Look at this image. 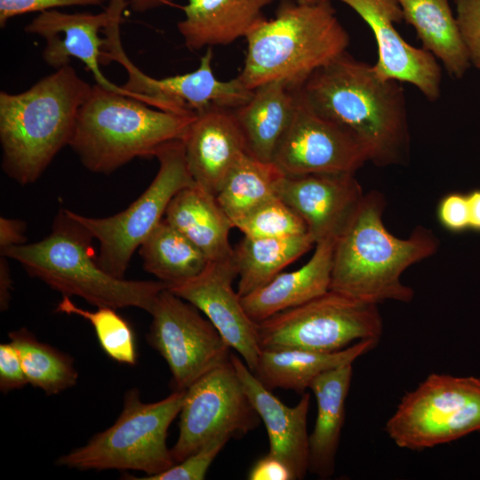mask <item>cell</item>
Instances as JSON below:
<instances>
[{
    "instance_id": "cell-39",
    "label": "cell",
    "mask_w": 480,
    "mask_h": 480,
    "mask_svg": "<svg viewBox=\"0 0 480 480\" xmlns=\"http://www.w3.org/2000/svg\"><path fill=\"white\" fill-rule=\"evenodd\" d=\"M247 478L250 480H295L287 465L268 452L252 465Z\"/></svg>"
},
{
    "instance_id": "cell-22",
    "label": "cell",
    "mask_w": 480,
    "mask_h": 480,
    "mask_svg": "<svg viewBox=\"0 0 480 480\" xmlns=\"http://www.w3.org/2000/svg\"><path fill=\"white\" fill-rule=\"evenodd\" d=\"M274 0H188L177 27L193 51L227 45L245 37Z\"/></svg>"
},
{
    "instance_id": "cell-17",
    "label": "cell",
    "mask_w": 480,
    "mask_h": 480,
    "mask_svg": "<svg viewBox=\"0 0 480 480\" xmlns=\"http://www.w3.org/2000/svg\"><path fill=\"white\" fill-rule=\"evenodd\" d=\"M353 9L369 26L378 47L373 65L383 79L413 84L430 101L440 96L442 71L429 52L409 44L395 28L403 20L396 0H339Z\"/></svg>"
},
{
    "instance_id": "cell-16",
    "label": "cell",
    "mask_w": 480,
    "mask_h": 480,
    "mask_svg": "<svg viewBox=\"0 0 480 480\" xmlns=\"http://www.w3.org/2000/svg\"><path fill=\"white\" fill-rule=\"evenodd\" d=\"M276 196L304 220L316 244L337 241L346 231L364 194L355 173L284 175Z\"/></svg>"
},
{
    "instance_id": "cell-30",
    "label": "cell",
    "mask_w": 480,
    "mask_h": 480,
    "mask_svg": "<svg viewBox=\"0 0 480 480\" xmlns=\"http://www.w3.org/2000/svg\"><path fill=\"white\" fill-rule=\"evenodd\" d=\"M284 174L273 162L244 154L233 167L216 199L233 224L276 195Z\"/></svg>"
},
{
    "instance_id": "cell-15",
    "label": "cell",
    "mask_w": 480,
    "mask_h": 480,
    "mask_svg": "<svg viewBox=\"0 0 480 480\" xmlns=\"http://www.w3.org/2000/svg\"><path fill=\"white\" fill-rule=\"evenodd\" d=\"M236 276L233 253L225 259L210 260L198 276L168 290L203 312L253 372L261 351L257 323L246 314L241 297L233 289Z\"/></svg>"
},
{
    "instance_id": "cell-3",
    "label": "cell",
    "mask_w": 480,
    "mask_h": 480,
    "mask_svg": "<svg viewBox=\"0 0 480 480\" xmlns=\"http://www.w3.org/2000/svg\"><path fill=\"white\" fill-rule=\"evenodd\" d=\"M385 205L380 192L364 195L352 222L335 243L329 290L375 304L412 300L414 292L403 284L401 276L434 255L439 240L422 226L406 239L394 236L382 220Z\"/></svg>"
},
{
    "instance_id": "cell-7",
    "label": "cell",
    "mask_w": 480,
    "mask_h": 480,
    "mask_svg": "<svg viewBox=\"0 0 480 480\" xmlns=\"http://www.w3.org/2000/svg\"><path fill=\"white\" fill-rule=\"evenodd\" d=\"M186 390L143 403L139 389L127 390L123 409L109 428L83 446L60 456L55 463L77 470H136L153 476L175 464L166 444L168 428L180 414Z\"/></svg>"
},
{
    "instance_id": "cell-29",
    "label": "cell",
    "mask_w": 480,
    "mask_h": 480,
    "mask_svg": "<svg viewBox=\"0 0 480 480\" xmlns=\"http://www.w3.org/2000/svg\"><path fill=\"white\" fill-rule=\"evenodd\" d=\"M145 271L168 288L198 276L210 261L188 238L164 219L140 246Z\"/></svg>"
},
{
    "instance_id": "cell-5",
    "label": "cell",
    "mask_w": 480,
    "mask_h": 480,
    "mask_svg": "<svg viewBox=\"0 0 480 480\" xmlns=\"http://www.w3.org/2000/svg\"><path fill=\"white\" fill-rule=\"evenodd\" d=\"M244 38L245 59L237 77L251 90L276 80L299 88L349 44L330 0L309 4L283 0L276 16L261 18Z\"/></svg>"
},
{
    "instance_id": "cell-12",
    "label": "cell",
    "mask_w": 480,
    "mask_h": 480,
    "mask_svg": "<svg viewBox=\"0 0 480 480\" xmlns=\"http://www.w3.org/2000/svg\"><path fill=\"white\" fill-rule=\"evenodd\" d=\"M260 420L229 361L186 389L172 458L178 463L218 437L240 438Z\"/></svg>"
},
{
    "instance_id": "cell-8",
    "label": "cell",
    "mask_w": 480,
    "mask_h": 480,
    "mask_svg": "<svg viewBox=\"0 0 480 480\" xmlns=\"http://www.w3.org/2000/svg\"><path fill=\"white\" fill-rule=\"evenodd\" d=\"M480 430V378L431 373L407 392L385 425L400 448L420 451Z\"/></svg>"
},
{
    "instance_id": "cell-41",
    "label": "cell",
    "mask_w": 480,
    "mask_h": 480,
    "mask_svg": "<svg viewBox=\"0 0 480 480\" xmlns=\"http://www.w3.org/2000/svg\"><path fill=\"white\" fill-rule=\"evenodd\" d=\"M8 259L6 256L0 255V308L2 312L9 308L13 284Z\"/></svg>"
},
{
    "instance_id": "cell-27",
    "label": "cell",
    "mask_w": 480,
    "mask_h": 480,
    "mask_svg": "<svg viewBox=\"0 0 480 480\" xmlns=\"http://www.w3.org/2000/svg\"><path fill=\"white\" fill-rule=\"evenodd\" d=\"M422 48L440 60L450 76L461 78L471 63L449 0H396Z\"/></svg>"
},
{
    "instance_id": "cell-23",
    "label": "cell",
    "mask_w": 480,
    "mask_h": 480,
    "mask_svg": "<svg viewBox=\"0 0 480 480\" xmlns=\"http://www.w3.org/2000/svg\"><path fill=\"white\" fill-rule=\"evenodd\" d=\"M352 375L353 364H348L321 373L309 386L316 400L317 413L308 436V471L322 479L334 473Z\"/></svg>"
},
{
    "instance_id": "cell-40",
    "label": "cell",
    "mask_w": 480,
    "mask_h": 480,
    "mask_svg": "<svg viewBox=\"0 0 480 480\" xmlns=\"http://www.w3.org/2000/svg\"><path fill=\"white\" fill-rule=\"evenodd\" d=\"M26 224L17 219L0 218V252L26 242Z\"/></svg>"
},
{
    "instance_id": "cell-31",
    "label": "cell",
    "mask_w": 480,
    "mask_h": 480,
    "mask_svg": "<svg viewBox=\"0 0 480 480\" xmlns=\"http://www.w3.org/2000/svg\"><path fill=\"white\" fill-rule=\"evenodd\" d=\"M8 337L20 356L28 384L46 395L60 393L76 384L78 372L71 356L40 341L26 328L11 332Z\"/></svg>"
},
{
    "instance_id": "cell-38",
    "label": "cell",
    "mask_w": 480,
    "mask_h": 480,
    "mask_svg": "<svg viewBox=\"0 0 480 480\" xmlns=\"http://www.w3.org/2000/svg\"><path fill=\"white\" fill-rule=\"evenodd\" d=\"M28 384L20 356L12 342L0 344V390L8 393Z\"/></svg>"
},
{
    "instance_id": "cell-13",
    "label": "cell",
    "mask_w": 480,
    "mask_h": 480,
    "mask_svg": "<svg viewBox=\"0 0 480 480\" xmlns=\"http://www.w3.org/2000/svg\"><path fill=\"white\" fill-rule=\"evenodd\" d=\"M147 340L167 363L174 390H186L210 371L230 361V347L207 317L168 289L150 312Z\"/></svg>"
},
{
    "instance_id": "cell-44",
    "label": "cell",
    "mask_w": 480,
    "mask_h": 480,
    "mask_svg": "<svg viewBox=\"0 0 480 480\" xmlns=\"http://www.w3.org/2000/svg\"><path fill=\"white\" fill-rule=\"evenodd\" d=\"M295 1H297L300 4H309L318 3V2H320L322 0H295Z\"/></svg>"
},
{
    "instance_id": "cell-43",
    "label": "cell",
    "mask_w": 480,
    "mask_h": 480,
    "mask_svg": "<svg viewBox=\"0 0 480 480\" xmlns=\"http://www.w3.org/2000/svg\"><path fill=\"white\" fill-rule=\"evenodd\" d=\"M173 0H128V6L136 12H143L162 5L169 4Z\"/></svg>"
},
{
    "instance_id": "cell-10",
    "label": "cell",
    "mask_w": 480,
    "mask_h": 480,
    "mask_svg": "<svg viewBox=\"0 0 480 480\" xmlns=\"http://www.w3.org/2000/svg\"><path fill=\"white\" fill-rule=\"evenodd\" d=\"M257 332L260 349L335 352L359 340H380L383 321L378 304L329 290L257 323Z\"/></svg>"
},
{
    "instance_id": "cell-24",
    "label": "cell",
    "mask_w": 480,
    "mask_h": 480,
    "mask_svg": "<svg viewBox=\"0 0 480 480\" xmlns=\"http://www.w3.org/2000/svg\"><path fill=\"white\" fill-rule=\"evenodd\" d=\"M296 89L283 80L266 83L253 89L249 101L234 109L247 154L263 162H273L294 114Z\"/></svg>"
},
{
    "instance_id": "cell-20",
    "label": "cell",
    "mask_w": 480,
    "mask_h": 480,
    "mask_svg": "<svg viewBox=\"0 0 480 480\" xmlns=\"http://www.w3.org/2000/svg\"><path fill=\"white\" fill-rule=\"evenodd\" d=\"M230 361L265 425L269 441L268 453L284 462L295 480L303 479L309 464V435L307 429L309 393H303L294 406H287L259 381L238 356L231 355Z\"/></svg>"
},
{
    "instance_id": "cell-25",
    "label": "cell",
    "mask_w": 480,
    "mask_h": 480,
    "mask_svg": "<svg viewBox=\"0 0 480 480\" xmlns=\"http://www.w3.org/2000/svg\"><path fill=\"white\" fill-rule=\"evenodd\" d=\"M379 340H364L335 352H317L300 348L261 349L252 372L268 389H290L303 394L321 373L353 364L373 349Z\"/></svg>"
},
{
    "instance_id": "cell-34",
    "label": "cell",
    "mask_w": 480,
    "mask_h": 480,
    "mask_svg": "<svg viewBox=\"0 0 480 480\" xmlns=\"http://www.w3.org/2000/svg\"><path fill=\"white\" fill-rule=\"evenodd\" d=\"M227 437L215 438L167 470L143 477H125L136 480H203L220 452L228 442Z\"/></svg>"
},
{
    "instance_id": "cell-11",
    "label": "cell",
    "mask_w": 480,
    "mask_h": 480,
    "mask_svg": "<svg viewBox=\"0 0 480 480\" xmlns=\"http://www.w3.org/2000/svg\"><path fill=\"white\" fill-rule=\"evenodd\" d=\"M126 7L123 0H111L108 4L110 18L103 29L106 44L102 60H115L125 68L128 79L123 87L140 101L164 111L195 115L211 107L236 108L250 100L253 90L237 76L228 81L216 78L212 67V47L206 48L198 68L192 72L161 79L144 74L130 60L120 41V22Z\"/></svg>"
},
{
    "instance_id": "cell-1",
    "label": "cell",
    "mask_w": 480,
    "mask_h": 480,
    "mask_svg": "<svg viewBox=\"0 0 480 480\" xmlns=\"http://www.w3.org/2000/svg\"><path fill=\"white\" fill-rule=\"evenodd\" d=\"M316 113L348 130L377 166L404 164L410 136L400 82L383 79L373 65L344 52L297 88Z\"/></svg>"
},
{
    "instance_id": "cell-21",
    "label": "cell",
    "mask_w": 480,
    "mask_h": 480,
    "mask_svg": "<svg viewBox=\"0 0 480 480\" xmlns=\"http://www.w3.org/2000/svg\"><path fill=\"white\" fill-rule=\"evenodd\" d=\"M335 243L324 241L316 244L315 252L305 265L294 271L281 272L264 286L241 297L249 317L260 323L327 292Z\"/></svg>"
},
{
    "instance_id": "cell-26",
    "label": "cell",
    "mask_w": 480,
    "mask_h": 480,
    "mask_svg": "<svg viewBox=\"0 0 480 480\" xmlns=\"http://www.w3.org/2000/svg\"><path fill=\"white\" fill-rule=\"evenodd\" d=\"M209 260L234 253L228 236L234 224L219 204L216 196L196 185L180 190L171 201L164 218Z\"/></svg>"
},
{
    "instance_id": "cell-42",
    "label": "cell",
    "mask_w": 480,
    "mask_h": 480,
    "mask_svg": "<svg viewBox=\"0 0 480 480\" xmlns=\"http://www.w3.org/2000/svg\"><path fill=\"white\" fill-rule=\"evenodd\" d=\"M469 212V228L480 231V189L467 195Z\"/></svg>"
},
{
    "instance_id": "cell-2",
    "label": "cell",
    "mask_w": 480,
    "mask_h": 480,
    "mask_svg": "<svg viewBox=\"0 0 480 480\" xmlns=\"http://www.w3.org/2000/svg\"><path fill=\"white\" fill-rule=\"evenodd\" d=\"M92 86L67 65L20 93L0 92L2 168L20 185L34 183L71 141Z\"/></svg>"
},
{
    "instance_id": "cell-19",
    "label": "cell",
    "mask_w": 480,
    "mask_h": 480,
    "mask_svg": "<svg viewBox=\"0 0 480 480\" xmlns=\"http://www.w3.org/2000/svg\"><path fill=\"white\" fill-rule=\"evenodd\" d=\"M234 109L211 107L196 113L182 140L187 165L196 185L214 196L247 153Z\"/></svg>"
},
{
    "instance_id": "cell-33",
    "label": "cell",
    "mask_w": 480,
    "mask_h": 480,
    "mask_svg": "<svg viewBox=\"0 0 480 480\" xmlns=\"http://www.w3.org/2000/svg\"><path fill=\"white\" fill-rule=\"evenodd\" d=\"M250 237H285L308 233L300 215L276 195L234 222Z\"/></svg>"
},
{
    "instance_id": "cell-32",
    "label": "cell",
    "mask_w": 480,
    "mask_h": 480,
    "mask_svg": "<svg viewBox=\"0 0 480 480\" xmlns=\"http://www.w3.org/2000/svg\"><path fill=\"white\" fill-rule=\"evenodd\" d=\"M116 310L111 307L87 310L76 306L67 296H63L55 308L57 313L74 315L87 320L108 357L120 364L134 365L137 361L134 332L130 323Z\"/></svg>"
},
{
    "instance_id": "cell-9",
    "label": "cell",
    "mask_w": 480,
    "mask_h": 480,
    "mask_svg": "<svg viewBox=\"0 0 480 480\" xmlns=\"http://www.w3.org/2000/svg\"><path fill=\"white\" fill-rule=\"evenodd\" d=\"M155 156L159 164L156 177L124 211L92 218L68 209L99 241L100 267L118 278H124L133 253L163 220L172 198L183 188L196 185L187 165L182 140L164 144Z\"/></svg>"
},
{
    "instance_id": "cell-14",
    "label": "cell",
    "mask_w": 480,
    "mask_h": 480,
    "mask_svg": "<svg viewBox=\"0 0 480 480\" xmlns=\"http://www.w3.org/2000/svg\"><path fill=\"white\" fill-rule=\"evenodd\" d=\"M296 92L294 114L273 163L287 176L355 173L368 162L364 146L348 130L312 110Z\"/></svg>"
},
{
    "instance_id": "cell-18",
    "label": "cell",
    "mask_w": 480,
    "mask_h": 480,
    "mask_svg": "<svg viewBox=\"0 0 480 480\" xmlns=\"http://www.w3.org/2000/svg\"><path fill=\"white\" fill-rule=\"evenodd\" d=\"M109 18L108 8L99 13H67L53 9L39 12L24 30L44 38L43 58L50 67L58 69L76 58L92 72L97 84L139 100L134 93L108 80L100 69L106 39L99 34Z\"/></svg>"
},
{
    "instance_id": "cell-36",
    "label": "cell",
    "mask_w": 480,
    "mask_h": 480,
    "mask_svg": "<svg viewBox=\"0 0 480 480\" xmlns=\"http://www.w3.org/2000/svg\"><path fill=\"white\" fill-rule=\"evenodd\" d=\"M106 0H0V26L15 16L67 6H99Z\"/></svg>"
},
{
    "instance_id": "cell-28",
    "label": "cell",
    "mask_w": 480,
    "mask_h": 480,
    "mask_svg": "<svg viewBox=\"0 0 480 480\" xmlns=\"http://www.w3.org/2000/svg\"><path fill=\"white\" fill-rule=\"evenodd\" d=\"M314 245L309 233L285 237L244 236L234 249L238 295L243 297L264 286Z\"/></svg>"
},
{
    "instance_id": "cell-35",
    "label": "cell",
    "mask_w": 480,
    "mask_h": 480,
    "mask_svg": "<svg viewBox=\"0 0 480 480\" xmlns=\"http://www.w3.org/2000/svg\"><path fill=\"white\" fill-rule=\"evenodd\" d=\"M470 63L480 69V0H453Z\"/></svg>"
},
{
    "instance_id": "cell-6",
    "label": "cell",
    "mask_w": 480,
    "mask_h": 480,
    "mask_svg": "<svg viewBox=\"0 0 480 480\" xmlns=\"http://www.w3.org/2000/svg\"><path fill=\"white\" fill-rule=\"evenodd\" d=\"M195 115H180L92 86L80 108L69 143L82 164L110 173L137 157L155 156L164 144L183 140Z\"/></svg>"
},
{
    "instance_id": "cell-4",
    "label": "cell",
    "mask_w": 480,
    "mask_h": 480,
    "mask_svg": "<svg viewBox=\"0 0 480 480\" xmlns=\"http://www.w3.org/2000/svg\"><path fill=\"white\" fill-rule=\"evenodd\" d=\"M92 239L68 209H60L47 236L12 246L0 255L19 262L30 276L62 296H77L96 307H133L150 314L167 285L159 280H127L108 274L98 263Z\"/></svg>"
},
{
    "instance_id": "cell-37",
    "label": "cell",
    "mask_w": 480,
    "mask_h": 480,
    "mask_svg": "<svg viewBox=\"0 0 480 480\" xmlns=\"http://www.w3.org/2000/svg\"><path fill=\"white\" fill-rule=\"evenodd\" d=\"M437 217L444 228L452 232L469 228V212L467 195L452 193L439 202Z\"/></svg>"
}]
</instances>
